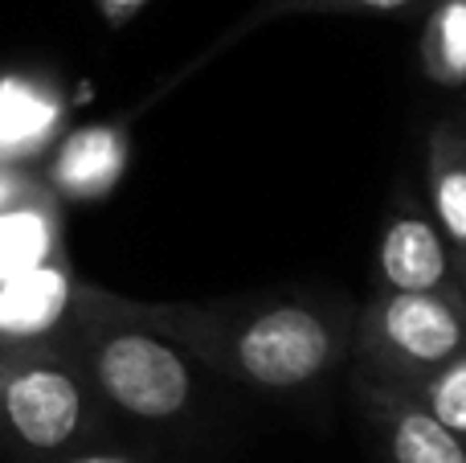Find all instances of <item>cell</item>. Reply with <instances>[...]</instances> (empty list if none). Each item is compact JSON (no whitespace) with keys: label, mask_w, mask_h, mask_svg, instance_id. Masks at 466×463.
<instances>
[{"label":"cell","mask_w":466,"mask_h":463,"mask_svg":"<svg viewBox=\"0 0 466 463\" xmlns=\"http://www.w3.org/2000/svg\"><path fill=\"white\" fill-rule=\"evenodd\" d=\"M82 287L66 259L0 279V349H21L57 336L78 320Z\"/></svg>","instance_id":"obj_6"},{"label":"cell","mask_w":466,"mask_h":463,"mask_svg":"<svg viewBox=\"0 0 466 463\" xmlns=\"http://www.w3.org/2000/svg\"><path fill=\"white\" fill-rule=\"evenodd\" d=\"M421 66L438 87H466V5L438 0L421 29Z\"/></svg>","instance_id":"obj_12"},{"label":"cell","mask_w":466,"mask_h":463,"mask_svg":"<svg viewBox=\"0 0 466 463\" xmlns=\"http://www.w3.org/2000/svg\"><path fill=\"white\" fill-rule=\"evenodd\" d=\"M152 328L229 382L258 390H303L344 365L352 328L336 312L290 295L218 304H136Z\"/></svg>","instance_id":"obj_1"},{"label":"cell","mask_w":466,"mask_h":463,"mask_svg":"<svg viewBox=\"0 0 466 463\" xmlns=\"http://www.w3.org/2000/svg\"><path fill=\"white\" fill-rule=\"evenodd\" d=\"M377 292H442L459 287V262L446 246L438 221L421 205H397L380 230Z\"/></svg>","instance_id":"obj_5"},{"label":"cell","mask_w":466,"mask_h":463,"mask_svg":"<svg viewBox=\"0 0 466 463\" xmlns=\"http://www.w3.org/2000/svg\"><path fill=\"white\" fill-rule=\"evenodd\" d=\"M41 185V177H33L29 169H13V164H0V210L13 201H21L25 193Z\"/></svg>","instance_id":"obj_15"},{"label":"cell","mask_w":466,"mask_h":463,"mask_svg":"<svg viewBox=\"0 0 466 463\" xmlns=\"http://www.w3.org/2000/svg\"><path fill=\"white\" fill-rule=\"evenodd\" d=\"M426 193H430V218L442 230L454 262L466 259V123L459 115L430 128Z\"/></svg>","instance_id":"obj_10"},{"label":"cell","mask_w":466,"mask_h":463,"mask_svg":"<svg viewBox=\"0 0 466 463\" xmlns=\"http://www.w3.org/2000/svg\"><path fill=\"white\" fill-rule=\"evenodd\" d=\"M95 410V382L78 353L57 345L0 349V418L29 451L74 443Z\"/></svg>","instance_id":"obj_4"},{"label":"cell","mask_w":466,"mask_h":463,"mask_svg":"<svg viewBox=\"0 0 466 463\" xmlns=\"http://www.w3.org/2000/svg\"><path fill=\"white\" fill-rule=\"evenodd\" d=\"M131 156V136L123 123H86L74 128L70 136L54 139L49 164L41 172L46 189L57 201H103L127 172Z\"/></svg>","instance_id":"obj_7"},{"label":"cell","mask_w":466,"mask_h":463,"mask_svg":"<svg viewBox=\"0 0 466 463\" xmlns=\"http://www.w3.org/2000/svg\"><path fill=\"white\" fill-rule=\"evenodd\" d=\"M66 463H131V459L127 456H74Z\"/></svg>","instance_id":"obj_17"},{"label":"cell","mask_w":466,"mask_h":463,"mask_svg":"<svg viewBox=\"0 0 466 463\" xmlns=\"http://www.w3.org/2000/svg\"><path fill=\"white\" fill-rule=\"evenodd\" d=\"M62 259V201L41 180L0 210V279Z\"/></svg>","instance_id":"obj_11"},{"label":"cell","mask_w":466,"mask_h":463,"mask_svg":"<svg viewBox=\"0 0 466 463\" xmlns=\"http://www.w3.org/2000/svg\"><path fill=\"white\" fill-rule=\"evenodd\" d=\"M462 5H466V0H462Z\"/></svg>","instance_id":"obj_20"},{"label":"cell","mask_w":466,"mask_h":463,"mask_svg":"<svg viewBox=\"0 0 466 463\" xmlns=\"http://www.w3.org/2000/svg\"><path fill=\"white\" fill-rule=\"evenodd\" d=\"M66 123V95L41 74H0V164L25 169L54 148Z\"/></svg>","instance_id":"obj_8"},{"label":"cell","mask_w":466,"mask_h":463,"mask_svg":"<svg viewBox=\"0 0 466 463\" xmlns=\"http://www.w3.org/2000/svg\"><path fill=\"white\" fill-rule=\"evenodd\" d=\"M360 398L393 463H466V443L421 406L418 394L360 382Z\"/></svg>","instance_id":"obj_9"},{"label":"cell","mask_w":466,"mask_h":463,"mask_svg":"<svg viewBox=\"0 0 466 463\" xmlns=\"http://www.w3.org/2000/svg\"><path fill=\"white\" fill-rule=\"evenodd\" d=\"M413 394L446 431H454L466 443V349L454 353L446 365H438Z\"/></svg>","instance_id":"obj_14"},{"label":"cell","mask_w":466,"mask_h":463,"mask_svg":"<svg viewBox=\"0 0 466 463\" xmlns=\"http://www.w3.org/2000/svg\"><path fill=\"white\" fill-rule=\"evenodd\" d=\"M413 5H421V0H258V8L241 16V25L229 37L258 29L266 21H279V16H385L405 13Z\"/></svg>","instance_id":"obj_13"},{"label":"cell","mask_w":466,"mask_h":463,"mask_svg":"<svg viewBox=\"0 0 466 463\" xmlns=\"http://www.w3.org/2000/svg\"><path fill=\"white\" fill-rule=\"evenodd\" d=\"M459 292H462V300H466V259H459Z\"/></svg>","instance_id":"obj_18"},{"label":"cell","mask_w":466,"mask_h":463,"mask_svg":"<svg viewBox=\"0 0 466 463\" xmlns=\"http://www.w3.org/2000/svg\"><path fill=\"white\" fill-rule=\"evenodd\" d=\"M78 357L95 394L139 423H168L193 402V357L152 328L131 300L82 287Z\"/></svg>","instance_id":"obj_2"},{"label":"cell","mask_w":466,"mask_h":463,"mask_svg":"<svg viewBox=\"0 0 466 463\" xmlns=\"http://www.w3.org/2000/svg\"><path fill=\"white\" fill-rule=\"evenodd\" d=\"M459 119H462V123H466V103H462V111H459Z\"/></svg>","instance_id":"obj_19"},{"label":"cell","mask_w":466,"mask_h":463,"mask_svg":"<svg viewBox=\"0 0 466 463\" xmlns=\"http://www.w3.org/2000/svg\"><path fill=\"white\" fill-rule=\"evenodd\" d=\"M147 0H98V8H103V16L111 25H123V21H131V16L144 8Z\"/></svg>","instance_id":"obj_16"},{"label":"cell","mask_w":466,"mask_h":463,"mask_svg":"<svg viewBox=\"0 0 466 463\" xmlns=\"http://www.w3.org/2000/svg\"><path fill=\"white\" fill-rule=\"evenodd\" d=\"M466 349V300L442 292H377L352 324L356 382L418 390L438 365Z\"/></svg>","instance_id":"obj_3"}]
</instances>
